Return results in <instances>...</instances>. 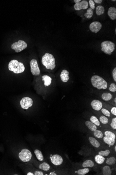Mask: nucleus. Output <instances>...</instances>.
<instances>
[{
    "label": "nucleus",
    "mask_w": 116,
    "mask_h": 175,
    "mask_svg": "<svg viewBox=\"0 0 116 175\" xmlns=\"http://www.w3.org/2000/svg\"><path fill=\"white\" fill-rule=\"evenodd\" d=\"M109 91L111 92H115L116 91V85L114 83H112L109 88Z\"/></svg>",
    "instance_id": "nucleus-35"
},
{
    "label": "nucleus",
    "mask_w": 116,
    "mask_h": 175,
    "mask_svg": "<svg viewBox=\"0 0 116 175\" xmlns=\"http://www.w3.org/2000/svg\"><path fill=\"white\" fill-rule=\"evenodd\" d=\"M91 105L92 109L96 111H100L103 108L102 102L98 100H93L91 102Z\"/></svg>",
    "instance_id": "nucleus-14"
},
{
    "label": "nucleus",
    "mask_w": 116,
    "mask_h": 175,
    "mask_svg": "<svg viewBox=\"0 0 116 175\" xmlns=\"http://www.w3.org/2000/svg\"><path fill=\"white\" fill-rule=\"evenodd\" d=\"M115 32H116V30H115Z\"/></svg>",
    "instance_id": "nucleus-47"
},
{
    "label": "nucleus",
    "mask_w": 116,
    "mask_h": 175,
    "mask_svg": "<svg viewBox=\"0 0 116 175\" xmlns=\"http://www.w3.org/2000/svg\"><path fill=\"white\" fill-rule=\"evenodd\" d=\"M101 173L104 175H111L112 173V171L110 166L105 165L101 168Z\"/></svg>",
    "instance_id": "nucleus-18"
},
{
    "label": "nucleus",
    "mask_w": 116,
    "mask_h": 175,
    "mask_svg": "<svg viewBox=\"0 0 116 175\" xmlns=\"http://www.w3.org/2000/svg\"><path fill=\"white\" fill-rule=\"evenodd\" d=\"M91 81L93 87L98 90H105L108 87L107 82L100 76L97 75L92 76L91 78Z\"/></svg>",
    "instance_id": "nucleus-2"
},
{
    "label": "nucleus",
    "mask_w": 116,
    "mask_h": 175,
    "mask_svg": "<svg viewBox=\"0 0 116 175\" xmlns=\"http://www.w3.org/2000/svg\"><path fill=\"white\" fill-rule=\"evenodd\" d=\"M18 157L21 161L26 162H29L31 159L32 155L30 151L27 149H23L19 153Z\"/></svg>",
    "instance_id": "nucleus-7"
},
{
    "label": "nucleus",
    "mask_w": 116,
    "mask_h": 175,
    "mask_svg": "<svg viewBox=\"0 0 116 175\" xmlns=\"http://www.w3.org/2000/svg\"><path fill=\"white\" fill-rule=\"evenodd\" d=\"M115 44L111 41H104L101 44V50L105 53L111 55L115 50Z\"/></svg>",
    "instance_id": "nucleus-5"
},
{
    "label": "nucleus",
    "mask_w": 116,
    "mask_h": 175,
    "mask_svg": "<svg viewBox=\"0 0 116 175\" xmlns=\"http://www.w3.org/2000/svg\"><path fill=\"white\" fill-rule=\"evenodd\" d=\"M93 15V10L91 8H89L87 10V13L84 14V16L87 18L90 19L92 17Z\"/></svg>",
    "instance_id": "nucleus-33"
},
{
    "label": "nucleus",
    "mask_w": 116,
    "mask_h": 175,
    "mask_svg": "<svg viewBox=\"0 0 116 175\" xmlns=\"http://www.w3.org/2000/svg\"><path fill=\"white\" fill-rule=\"evenodd\" d=\"M74 1H75V3L76 4V3H79L81 1V0H75Z\"/></svg>",
    "instance_id": "nucleus-41"
},
{
    "label": "nucleus",
    "mask_w": 116,
    "mask_h": 175,
    "mask_svg": "<svg viewBox=\"0 0 116 175\" xmlns=\"http://www.w3.org/2000/svg\"><path fill=\"white\" fill-rule=\"evenodd\" d=\"M114 152H115V153H116V144H115V145H114Z\"/></svg>",
    "instance_id": "nucleus-42"
},
{
    "label": "nucleus",
    "mask_w": 116,
    "mask_h": 175,
    "mask_svg": "<svg viewBox=\"0 0 116 175\" xmlns=\"http://www.w3.org/2000/svg\"><path fill=\"white\" fill-rule=\"evenodd\" d=\"M90 169L89 168H83L79 169L76 171V174L79 175H84L87 174L90 172Z\"/></svg>",
    "instance_id": "nucleus-25"
},
{
    "label": "nucleus",
    "mask_w": 116,
    "mask_h": 175,
    "mask_svg": "<svg viewBox=\"0 0 116 175\" xmlns=\"http://www.w3.org/2000/svg\"><path fill=\"white\" fill-rule=\"evenodd\" d=\"M108 15L112 20H114L116 19V9L114 7H111L108 9Z\"/></svg>",
    "instance_id": "nucleus-19"
},
{
    "label": "nucleus",
    "mask_w": 116,
    "mask_h": 175,
    "mask_svg": "<svg viewBox=\"0 0 116 175\" xmlns=\"http://www.w3.org/2000/svg\"><path fill=\"white\" fill-rule=\"evenodd\" d=\"M85 125L89 129L91 132H93L98 129V127L92 123L90 121H87L85 122Z\"/></svg>",
    "instance_id": "nucleus-23"
},
{
    "label": "nucleus",
    "mask_w": 116,
    "mask_h": 175,
    "mask_svg": "<svg viewBox=\"0 0 116 175\" xmlns=\"http://www.w3.org/2000/svg\"><path fill=\"white\" fill-rule=\"evenodd\" d=\"M105 163L106 165H109L110 166L115 165L116 163V156H114V155H112L106 158Z\"/></svg>",
    "instance_id": "nucleus-16"
},
{
    "label": "nucleus",
    "mask_w": 116,
    "mask_h": 175,
    "mask_svg": "<svg viewBox=\"0 0 116 175\" xmlns=\"http://www.w3.org/2000/svg\"><path fill=\"white\" fill-rule=\"evenodd\" d=\"M34 175H43L44 174L43 172L41 171H36L34 173Z\"/></svg>",
    "instance_id": "nucleus-39"
},
{
    "label": "nucleus",
    "mask_w": 116,
    "mask_h": 175,
    "mask_svg": "<svg viewBox=\"0 0 116 175\" xmlns=\"http://www.w3.org/2000/svg\"><path fill=\"white\" fill-rule=\"evenodd\" d=\"M111 122L110 124V128L111 130L113 131H116V117H114L112 119Z\"/></svg>",
    "instance_id": "nucleus-32"
},
{
    "label": "nucleus",
    "mask_w": 116,
    "mask_h": 175,
    "mask_svg": "<svg viewBox=\"0 0 116 175\" xmlns=\"http://www.w3.org/2000/svg\"><path fill=\"white\" fill-rule=\"evenodd\" d=\"M50 175H57L54 172H51L50 173Z\"/></svg>",
    "instance_id": "nucleus-44"
},
{
    "label": "nucleus",
    "mask_w": 116,
    "mask_h": 175,
    "mask_svg": "<svg viewBox=\"0 0 116 175\" xmlns=\"http://www.w3.org/2000/svg\"><path fill=\"white\" fill-rule=\"evenodd\" d=\"M102 27V24L99 21H94L90 24L89 28L91 31L96 33L100 30Z\"/></svg>",
    "instance_id": "nucleus-12"
},
{
    "label": "nucleus",
    "mask_w": 116,
    "mask_h": 175,
    "mask_svg": "<svg viewBox=\"0 0 116 175\" xmlns=\"http://www.w3.org/2000/svg\"><path fill=\"white\" fill-rule=\"evenodd\" d=\"M92 132V134H93V136L94 137H95L96 138H97L99 140L102 139L103 140V137L104 134L102 130L98 129L94 132Z\"/></svg>",
    "instance_id": "nucleus-22"
},
{
    "label": "nucleus",
    "mask_w": 116,
    "mask_h": 175,
    "mask_svg": "<svg viewBox=\"0 0 116 175\" xmlns=\"http://www.w3.org/2000/svg\"><path fill=\"white\" fill-rule=\"evenodd\" d=\"M99 121L102 124L107 125L109 123V120L108 117L104 115H102L99 118Z\"/></svg>",
    "instance_id": "nucleus-29"
},
{
    "label": "nucleus",
    "mask_w": 116,
    "mask_h": 175,
    "mask_svg": "<svg viewBox=\"0 0 116 175\" xmlns=\"http://www.w3.org/2000/svg\"><path fill=\"white\" fill-rule=\"evenodd\" d=\"M33 100L32 99L28 97L23 98L20 102V104L21 107L23 109H28L30 107L33 105Z\"/></svg>",
    "instance_id": "nucleus-10"
},
{
    "label": "nucleus",
    "mask_w": 116,
    "mask_h": 175,
    "mask_svg": "<svg viewBox=\"0 0 116 175\" xmlns=\"http://www.w3.org/2000/svg\"><path fill=\"white\" fill-rule=\"evenodd\" d=\"M51 162L56 166L61 165L63 162V158L58 154H54L50 157Z\"/></svg>",
    "instance_id": "nucleus-11"
},
{
    "label": "nucleus",
    "mask_w": 116,
    "mask_h": 175,
    "mask_svg": "<svg viewBox=\"0 0 116 175\" xmlns=\"http://www.w3.org/2000/svg\"><path fill=\"white\" fill-rule=\"evenodd\" d=\"M69 74V72L67 70H63L61 72V75H60L61 81L63 82H67L68 80L70 79Z\"/></svg>",
    "instance_id": "nucleus-17"
},
{
    "label": "nucleus",
    "mask_w": 116,
    "mask_h": 175,
    "mask_svg": "<svg viewBox=\"0 0 116 175\" xmlns=\"http://www.w3.org/2000/svg\"><path fill=\"white\" fill-rule=\"evenodd\" d=\"M112 1H116V0H112Z\"/></svg>",
    "instance_id": "nucleus-46"
},
{
    "label": "nucleus",
    "mask_w": 116,
    "mask_h": 175,
    "mask_svg": "<svg viewBox=\"0 0 116 175\" xmlns=\"http://www.w3.org/2000/svg\"><path fill=\"white\" fill-rule=\"evenodd\" d=\"M96 13L97 15H100L103 14L105 12V9L101 5L97 6L96 8Z\"/></svg>",
    "instance_id": "nucleus-31"
},
{
    "label": "nucleus",
    "mask_w": 116,
    "mask_h": 175,
    "mask_svg": "<svg viewBox=\"0 0 116 175\" xmlns=\"http://www.w3.org/2000/svg\"><path fill=\"white\" fill-rule=\"evenodd\" d=\"M42 81L44 82V85L45 86H48L50 85L51 83L52 79L51 78L47 75H44L42 77Z\"/></svg>",
    "instance_id": "nucleus-26"
},
{
    "label": "nucleus",
    "mask_w": 116,
    "mask_h": 175,
    "mask_svg": "<svg viewBox=\"0 0 116 175\" xmlns=\"http://www.w3.org/2000/svg\"><path fill=\"white\" fill-rule=\"evenodd\" d=\"M42 63L47 69L53 70L56 67L55 58L52 54L46 53L42 56Z\"/></svg>",
    "instance_id": "nucleus-3"
},
{
    "label": "nucleus",
    "mask_w": 116,
    "mask_h": 175,
    "mask_svg": "<svg viewBox=\"0 0 116 175\" xmlns=\"http://www.w3.org/2000/svg\"><path fill=\"white\" fill-rule=\"evenodd\" d=\"M93 1L95 3H98V4H100L103 2V0H94Z\"/></svg>",
    "instance_id": "nucleus-40"
},
{
    "label": "nucleus",
    "mask_w": 116,
    "mask_h": 175,
    "mask_svg": "<svg viewBox=\"0 0 116 175\" xmlns=\"http://www.w3.org/2000/svg\"><path fill=\"white\" fill-rule=\"evenodd\" d=\"M8 69L14 73L18 74L23 72L25 68L22 63L18 62L17 60H14L10 61L9 63Z\"/></svg>",
    "instance_id": "nucleus-4"
},
{
    "label": "nucleus",
    "mask_w": 116,
    "mask_h": 175,
    "mask_svg": "<svg viewBox=\"0 0 116 175\" xmlns=\"http://www.w3.org/2000/svg\"><path fill=\"white\" fill-rule=\"evenodd\" d=\"M31 71L33 76H38L41 73V71L39 67L37 61L33 59L30 62Z\"/></svg>",
    "instance_id": "nucleus-8"
},
{
    "label": "nucleus",
    "mask_w": 116,
    "mask_h": 175,
    "mask_svg": "<svg viewBox=\"0 0 116 175\" xmlns=\"http://www.w3.org/2000/svg\"><path fill=\"white\" fill-rule=\"evenodd\" d=\"M100 110H101L102 113L104 115L108 117H112L111 115V112L108 109L102 108Z\"/></svg>",
    "instance_id": "nucleus-34"
},
{
    "label": "nucleus",
    "mask_w": 116,
    "mask_h": 175,
    "mask_svg": "<svg viewBox=\"0 0 116 175\" xmlns=\"http://www.w3.org/2000/svg\"><path fill=\"white\" fill-rule=\"evenodd\" d=\"M34 154L35 156L37 157V158L38 160H39L40 162H42L44 159V158L42 152L41 151L38 149H36L34 150Z\"/></svg>",
    "instance_id": "nucleus-30"
},
{
    "label": "nucleus",
    "mask_w": 116,
    "mask_h": 175,
    "mask_svg": "<svg viewBox=\"0 0 116 175\" xmlns=\"http://www.w3.org/2000/svg\"><path fill=\"white\" fill-rule=\"evenodd\" d=\"M88 139L91 144L96 149L100 150L104 148L103 144L95 137L92 136H90L89 137Z\"/></svg>",
    "instance_id": "nucleus-9"
},
{
    "label": "nucleus",
    "mask_w": 116,
    "mask_h": 175,
    "mask_svg": "<svg viewBox=\"0 0 116 175\" xmlns=\"http://www.w3.org/2000/svg\"><path fill=\"white\" fill-rule=\"evenodd\" d=\"M111 113L113 115L116 116V107H113L111 109Z\"/></svg>",
    "instance_id": "nucleus-37"
},
{
    "label": "nucleus",
    "mask_w": 116,
    "mask_h": 175,
    "mask_svg": "<svg viewBox=\"0 0 116 175\" xmlns=\"http://www.w3.org/2000/svg\"><path fill=\"white\" fill-rule=\"evenodd\" d=\"M104 136L103 141L105 144L112 147L116 144V131L108 129L102 130Z\"/></svg>",
    "instance_id": "nucleus-1"
},
{
    "label": "nucleus",
    "mask_w": 116,
    "mask_h": 175,
    "mask_svg": "<svg viewBox=\"0 0 116 175\" xmlns=\"http://www.w3.org/2000/svg\"><path fill=\"white\" fill-rule=\"evenodd\" d=\"M95 166V164L92 160L88 159L85 160L82 163L81 167L83 168H93Z\"/></svg>",
    "instance_id": "nucleus-21"
},
{
    "label": "nucleus",
    "mask_w": 116,
    "mask_h": 175,
    "mask_svg": "<svg viewBox=\"0 0 116 175\" xmlns=\"http://www.w3.org/2000/svg\"><path fill=\"white\" fill-rule=\"evenodd\" d=\"M27 44L23 40H19L17 42H15L11 45V49L15 50L16 52L21 51L27 47Z\"/></svg>",
    "instance_id": "nucleus-6"
},
{
    "label": "nucleus",
    "mask_w": 116,
    "mask_h": 175,
    "mask_svg": "<svg viewBox=\"0 0 116 175\" xmlns=\"http://www.w3.org/2000/svg\"><path fill=\"white\" fill-rule=\"evenodd\" d=\"M97 154L100 155L105 158H107L112 154V150L109 149H105V150H102V149L99 150L96 152Z\"/></svg>",
    "instance_id": "nucleus-15"
},
{
    "label": "nucleus",
    "mask_w": 116,
    "mask_h": 175,
    "mask_svg": "<svg viewBox=\"0 0 116 175\" xmlns=\"http://www.w3.org/2000/svg\"><path fill=\"white\" fill-rule=\"evenodd\" d=\"M90 121L92 123L95 125L97 127H100V128L102 127L101 124V123L100 122L99 119L95 116H92L90 117Z\"/></svg>",
    "instance_id": "nucleus-24"
},
{
    "label": "nucleus",
    "mask_w": 116,
    "mask_h": 175,
    "mask_svg": "<svg viewBox=\"0 0 116 175\" xmlns=\"http://www.w3.org/2000/svg\"><path fill=\"white\" fill-rule=\"evenodd\" d=\"M88 7V2L87 0L82 1L79 3H76L74 5V9L76 10H85Z\"/></svg>",
    "instance_id": "nucleus-13"
},
{
    "label": "nucleus",
    "mask_w": 116,
    "mask_h": 175,
    "mask_svg": "<svg viewBox=\"0 0 116 175\" xmlns=\"http://www.w3.org/2000/svg\"><path fill=\"white\" fill-rule=\"evenodd\" d=\"M106 158L100 155L97 154L94 157V160L96 163L99 165L103 164L105 162Z\"/></svg>",
    "instance_id": "nucleus-20"
},
{
    "label": "nucleus",
    "mask_w": 116,
    "mask_h": 175,
    "mask_svg": "<svg viewBox=\"0 0 116 175\" xmlns=\"http://www.w3.org/2000/svg\"><path fill=\"white\" fill-rule=\"evenodd\" d=\"M89 4L91 9L92 10H94L95 8V4L93 1L92 0H89Z\"/></svg>",
    "instance_id": "nucleus-36"
},
{
    "label": "nucleus",
    "mask_w": 116,
    "mask_h": 175,
    "mask_svg": "<svg viewBox=\"0 0 116 175\" xmlns=\"http://www.w3.org/2000/svg\"><path fill=\"white\" fill-rule=\"evenodd\" d=\"M39 168L45 171H47L50 169V167L47 163L43 162L39 165Z\"/></svg>",
    "instance_id": "nucleus-27"
},
{
    "label": "nucleus",
    "mask_w": 116,
    "mask_h": 175,
    "mask_svg": "<svg viewBox=\"0 0 116 175\" xmlns=\"http://www.w3.org/2000/svg\"><path fill=\"white\" fill-rule=\"evenodd\" d=\"M27 175H34V174H33V173H32L29 172V173H27Z\"/></svg>",
    "instance_id": "nucleus-43"
},
{
    "label": "nucleus",
    "mask_w": 116,
    "mask_h": 175,
    "mask_svg": "<svg viewBox=\"0 0 116 175\" xmlns=\"http://www.w3.org/2000/svg\"><path fill=\"white\" fill-rule=\"evenodd\" d=\"M114 103H115V104H116V97H115V99H114Z\"/></svg>",
    "instance_id": "nucleus-45"
},
{
    "label": "nucleus",
    "mask_w": 116,
    "mask_h": 175,
    "mask_svg": "<svg viewBox=\"0 0 116 175\" xmlns=\"http://www.w3.org/2000/svg\"><path fill=\"white\" fill-rule=\"evenodd\" d=\"M101 98L104 101H109L112 99L113 95L111 93L106 92L104 93L101 95Z\"/></svg>",
    "instance_id": "nucleus-28"
},
{
    "label": "nucleus",
    "mask_w": 116,
    "mask_h": 175,
    "mask_svg": "<svg viewBox=\"0 0 116 175\" xmlns=\"http://www.w3.org/2000/svg\"><path fill=\"white\" fill-rule=\"evenodd\" d=\"M112 76L113 77L114 80L115 82H116V68L115 67L113 71L112 72Z\"/></svg>",
    "instance_id": "nucleus-38"
}]
</instances>
